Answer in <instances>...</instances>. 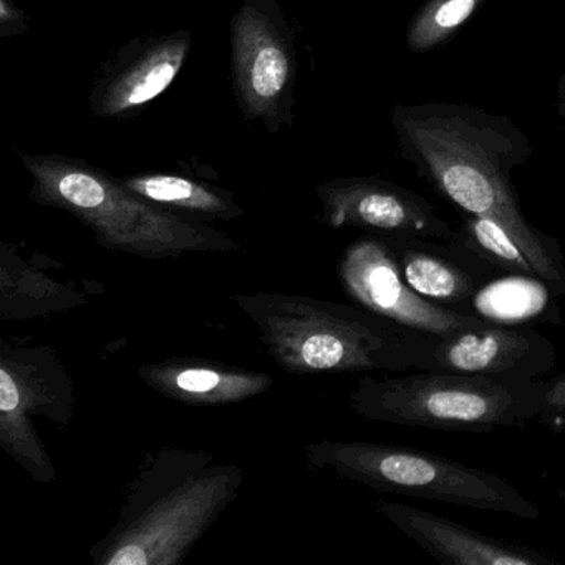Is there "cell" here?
Instances as JSON below:
<instances>
[{
	"mask_svg": "<svg viewBox=\"0 0 565 565\" xmlns=\"http://www.w3.org/2000/svg\"><path fill=\"white\" fill-rule=\"evenodd\" d=\"M399 153L461 214L499 221L518 239L542 280L565 297V256L551 234L529 223L512 183L532 157L527 135L508 117L471 105H396Z\"/></svg>",
	"mask_w": 565,
	"mask_h": 565,
	"instance_id": "obj_1",
	"label": "cell"
},
{
	"mask_svg": "<svg viewBox=\"0 0 565 565\" xmlns=\"http://www.w3.org/2000/svg\"><path fill=\"white\" fill-rule=\"evenodd\" d=\"M547 380L429 372L365 379L353 408L369 419L441 431L488 433L537 423Z\"/></svg>",
	"mask_w": 565,
	"mask_h": 565,
	"instance_id": "obj_2",
	"label": "cell"
},
{
	"mask_svg": "<svg viewBox=\"0 0 565 565\" xmlns=\"http://www.w3.org/2000/svg\"><path fill=\"white\" fill-rule=\"evenodd\" d=\"M39 203L62 207L87 223L108 246L140 253L201 249L223 239L131 193L121 180L61 154H22Z\"/></svg>",
	"mask_w": 565,
	"mask_h": 565,
	"instance_id": "obj_3",
	"label": "cell"
},
{
	"mask_svg": "<svg viewBox=\"0 0 565 565\" xmlns=\"http://www.w3.org/2000/svg\"><path fill=\"white\" fill-rule=\"evenodd\" d=\"M330 458L343 475L383 491L527 521L541 518L537 505L501 476L431 452L403 446L340 445Z\"/></svg>",
	"mask_w": 565,
	"mask_h": 565,
	"instance_id": "obj_4",
	"label": "cell"
},
{
	"mask_svg": "<svg viewBox=\"0 0 565 565\" xmlns=\"http://www.w3.org/2000/svg\"><path fill=\"white\" fill-rule=\"evenodd\" d=\"M231 67L237 105L270 135L296 121L297 52L276 0H244L231 21Z\"/></svg>",
	"mask_w": 565,
	"mask_h": 565,
	"instance_id": "obj_5",
	"label": "cell"
},
{
	"mask_svg": "<svg viewBox=\"0 0 565 565\" xmlns=\"http://www.w3.org/2000/svg\"><path fill=\"white\" fill-rule=\"evenodd\" d=\"M342 276L347 289L365 309L399 326L438 337L491 326L418 296L403 279L392 249L380 234L350 246L343 257Z\"/></svg>",
	"mask_w": 565,
	"mask_h": 565,
	"instance_id": "obj_6",
	"label": "cell"
},
{
	"mask_svg": "<svg viewBox=\"0 0 565 565\" xmlns=\"http://www.w3.org/2000/svg\"><path fill=\"white\" fill-rule=\"evenodd\" d=\"M193 39L184 29L128 42L98 74L88 107L102 120H130L177 81Z\"/></svg>",
	"mask_w": 565,
	"mask_h": 565,
	"instance_id": "obj_7",
	"label": "cell"
},
{
	"mask_svg": "<svg viewBox=\"0 0 565 565\" xmlns=\"http://www.w3.org/2000/svg\"><path fill=\"white\" fill-rule=\"evenodd\" d=\"M333 226H359L382 236L451 241L455 231L436 207L408 188L376 177L339 178L319 186Z\"/></svg>",
	"mask_w": 565,
	"mask_h": 565,
	"instance_id": "obj_8",
	"label": "cell"
},
{
	"mask_svg": "<svg viewBox=\"0 0 565 565\" xmlns=\"http://www.w3.org/2000/svg\"><path fill=\"white\" fill-rule=\"evenodd\" d=\"M555 365L554 343L532 327L488 326L438 337L429 372L539 380Z\"/></svg>",
	"mask_w": 565,
	"mask_h": 565,
	"instance_id": "obj_9",
	"label": "cell"
},
{
	"mask_svg": "<svg viewBox=\"0 0 565 565\" xmlns=\"http://www.w3.org/2000/svg\"><path fill=\"white\" fill-rule=\"evenodd\" d=\"M383 237L406 284L423 299L438 306L465 313L476 292L498 277L491 267L451 241L403 234Z\"/></svg>",
	"mask_w": 565,
	"mask_h": 565,
	"instance_id": "obj_10",
	"label": "cell"
},
{
	"mask_svg": "<svg viewBox=\"0 0 565 565\" xmlns=\"http://www.w3.org/2000/svg\"><path fill=\"white\" fill-rule=\"evenodd\" d=\"M383 514L441 564L552 565V557L512 542L499 541L441 515L398 502H383Z\"/></svg>",
	"mask_w": 565,
	"mask_h": 565,
	"instance_id": "obj_11",
	"label": "cell"
},
{
	"mask_svg": "<svg viewBox=\"0 0 565 565\" xmlns=\"http://www.w3.org/2000/svg\"><path fill=\"white\" fill-rule=\"evenodd\" d=\"M220 481L200 482L180 498L150 515L118 545L108 558L110 565H150L173 561L188 541L200 532L207 515L223 498Z\"/></svg>",
	"mask_w": 565,
	"mask_h": 565,
	"instance_id": "obj_12",
	"label": "cell"
},
{
	"mask_svg": "<svg viewBox=\"0 0 565 565\" xmlns=\"http://www.w3.org/2000/svg\"><path fill=\"white\" fill-rule=\"evenodd\" d=\"M557 294L545 280L531 276H498L486 282L466 306L465 313L491 326H561Z\"/></svg>",
	"mask_w": 565,
	"mask_h": 565,
	"instance_id": "obj_13",
	"label": "cell"
},
{
	"mask_svg": "<svg viewBox=\"0 0 565 565\" xmlns=\"http://www.w3.org/2000/svg\"><path fill=\"white\" fill-rule=\"evenodd\" d=\"M121 183L143 200L157 206L174 207L203 217H236L243 211L230 193L207 186L191 178L170 173L134 174Z\"/></svg>",
	"mask_w": 565,
	"mask_h": 565,
	"instance_id": "obj_14",
	"label": "cell"
},
{
	"mask_svg": "<svg viewBox=\"0 0 565 565\" xmlns=\"http://www.w3.org/2000/svg\"><path fill=\"white\" fill-rule=\"evenodd\" d=\"M452 244L478 257L498 276H531L542 279L537 266L522 249L508 227L486 216L461 214V223L455 231Z\"/></svg>",
	"mask_w": 565,
	"mask_h": 565,
	"instance_id": "obj_15",
	"label": "cell"
},
{
	"mask_svg": "<svg viewBox=\"0 0 565 565\" xmlns=\"http://www.w3.org/2000/svg\"><path fill=\"white\" fill-rule=\"evenodd\" d=\"M486 0H426L406 28V47L413 54H426L445 45Z\"/></svg>",
	"mask_w": 565,
	"mask_h": 565,
	"instance_id": "obj_16",
	"label": "cell"
},
{
	"mask_svg": "<svg viewBox=\"0 0 565 565\" xmlns=\"http://www.w3.org/2000/svg\"><path fill=\"white\" fill-rule=\"evenodd\" d=\"M178 388L191 395H211L220 392L224 398L227 396H239L243 392H253L254 382L249 379H237V376H226L214 370L191 369L178 373L174 379Z\"/></svg>",
	"mask_w": 565,
	"mask_h": 565,
	"instance_id": "obj_17",
	"label": "cell"
},
{
	"mask_svg": "<svg viewBox=\"0 0 565 565\" xmlns=\"http://www.w3.org/2000/svg\"><path fill=\"white\" fill-rule=\"evenodd\" d=\"M537 423L565 433V373L547 380L544 406Z\"/></svg>",
	"mask_w": 565,
	"mask_h": 565,
	"instance_id": "obj_18",
	"label": "cell"
},
{
	"mask_svg": "<svg viewBox=\"0 0 565 565\" xmlns=\"http://www.w3.org/2000/svg\"><path fill=\"white\" fill-rule=\"evenodd\" d=\"M29 29V18L14 0H0V39L18 38Z\"/></svg>",
	"mask_w": 565,
	"mask_h": 565,
	"instance_id": "obj_19",
	"label": "cell"
},
{
	"mask_svg": "<svg viewBox=\"0 0 565 565\" xmlns=\"http://www.w3.org/2000/svg\"><path fill=\"white\" fill-rule=\"evenodd\" d=\"M557 111L565 120V74L558 78L557 84Z\"/></svg>",
	"mask_w": 565,
	"mask_h": 565,
	"instance_id": "obj_20",
	"label": "cell"
},
{
	"mask_svg": "<svg viewBox=\"0 0 565 565\" xmlns=\"http://www.w3.org/2000/svg\"><path fill=\"white\" fill-rule=\"evenodd\" d=\"M564 135H565V127H564Z\"/></svg>",
	"mask_w": 565,
	"mask_h": 565,
	"instance_id": "obj_21",
	"label": "cell"
},
{
	"mask_svg": "<svg viewBox=\"0 0 565 565\" xmlns=\"http://www.w3.org/2000/svg\"><path fill=\"white\" fill-rule=\"evenodd\" d=\"M564 436H565V433H564Z\"/></svg>",
	"mask_w": 565,
	"mask_h": 565,
	"instance_id": "obj_22",
	"label": "cell"
},
{
	"mask_svg": "<svg viewBox=\"0 0 565 565\" xmlns=\"http://www.w3.org/2000/svg\"><path fill=\"white\" fill-rule=\"evenodd\" d=\"M564 2H565V0H564Z\"/></svg>",
	"mask_w": 565,
	"mask_h": 565,
	"instance_id": "obj_23",
	"label": "cell"
}]
</instances>
